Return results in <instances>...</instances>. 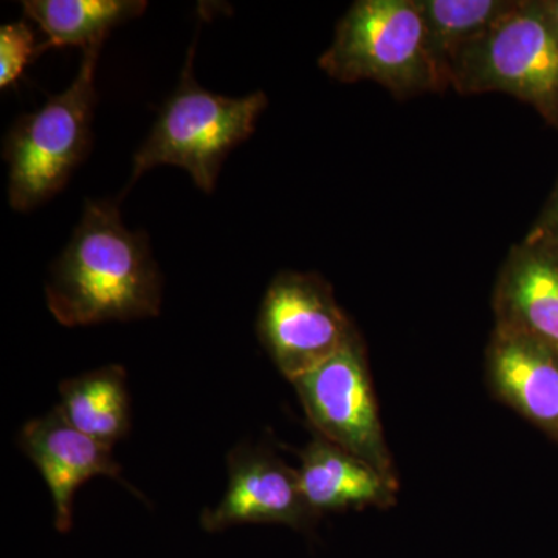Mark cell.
<instances>
[{"label": "cell", "mask_w": 558, "mask_h": 558, "mask_svg": "<svg viewBox=\"0 0 558 558\" xmlns=\"http://www.w3.org/2000/svg\"><path fill=\"white\" fill-rule=\"evenodd\" d=\"M163 279L148 234L131 231L112 201H87L46 284L47 306L68 328L160 314Z\"/></svg>", "instance_id": "1"}, {"label": "cell", "mask_w": 558, "mask_h": 558, "mask_svg": "<svg viewBox=\"0 0 558 558\" xmlns=\"http://www.w3.org/2000/svg\"><path fill=\"white\" fill-rule=\"evenodd\" d=\"M319 69L340 83L373 81L400 100L449 89L428 49L416 0H357L337 24Z\"/></svg>", "instance_id": "2"}, {"label": "cell", "mask_w": 558, "mask_h": 558, "mask_svg": "<svg viewBox=\"0 0 558 558\" xmlns=\"http://www.w3.org/2000/svg\"><path fill=\"white\" fill-rule=\"evenodd\" d=\"M194 47L148 137L135 153L130 185L160 165L182 168L197 189L213 193L227 156L256 130L269 105L264 92L231 98L202 89L193 73Z\"/></svg>", "instance_id": "3"}, {"label": "cell", "mask_w": 558, "mask_h": 558, "mask_svg": "<svg viewBox=\"0 0 558 558\" xmlns=\"http://www.w3.org/2000/svg\"><path fill=\"white\" fill-rule=\"evenodd\" d=\"M101 47L84 50L68 89L10 128L2 154L9 163V202L16 211H31L60 193L89 154Z\"/></svg>", "instance_id": "4"}, {"label": "cell", "mask_w": 558, "mask_h": 558, "mask_svg": "<svg viewBox=\"0 0 558 558\" xmlns=\"http://www.w3.org/2000/svg\"><path fill=\"white\" fill-rule=\"evenodd\" d=\"M447 72L458 94L502 92L558 130V32L543 0H517L490 31L451 58Z\"/></svg>", "instance_id": "5"}, {"label": "cell", "mask_w": 558, "mask_h": 558, "mask_svg": "<svg viewBox=\"0 0 558 558\" xmlns=\"http://www.w3.org/2000/svg\"><path fill=\"white\" fill-rule=\"evenodd\" d=\"M290 384L315 435L399 483L381 425L368 352L359 330L332 357Z\"/></svg>", "instance_id": "6"}, {"label": "cell", "mask_w": 558, "mask_h": 558, "mask_svg": "<svg viewBox=\"0 0 558 558\" xmlns=\"http://www.w3.org/2000/svg\"><path fill=\"white\" fill-rule=\"evenodd\" d=\"M355 330L325 278L292 270L271 279L256 322L260 344L289 381L332 357Z\"/></svg>", "instance_id": "7"}, {"label": "cell", "mask_w": 558, "mask_h": 558, "mask_svg": "<svg viewBox=\"0 0 558 558\" xmlns=\"http://www.w3.org/2000/svg\"><path fill=\"white\" fill-rule=\"evenodd\" d=\"M229 486L216 508L202 512L204 531L238 524H282L311 531L319 517L301 494L299 473L263 446L240 444L227 457Z\"/></svg>", "instance_id": "8"}, {"label": "cell", "mask_w": 558, "mask_h": 558, "mask_svg": "<svg viewBox=\"0 0 558 558\" xmlns=\"http://www.w3.org/2000/svg\"><path fill=\"white\" fill-rule=\"evenodd\" d=\"M495 328L538 341L558 355V244L529 233L513 245L494 290Z\"/></svg>", "instance_id": "9"}, {"label": "cell", "mask_w": 558, "mask_h": 558, "mask_svg": "<svg viewBox=\"0 0 558 558\" xmlns=\"http://www.w3.org/2000/svg\"><path fill=\"white\" fill-rule=\"evenodd\" d=\"M17 444L49 487L54 526L60 532L72 527L73 495L81 484L94 476H109L132 488L121 480V468L112 457V447L72 427L57 407L46 416L28 421L21 429Z\"/></svg>", "instance_id": "10"}, {"label": "cell", "mask_w": 558, "mask_h": 558, "mask_svg": "<svg viewBox=\"0 0 558 558\" xmlns=\"http://www.w3.org/2000/svg\"><path fill=\"white\" fill-rule=\"evenodd\" d=\"M492 396L558 444V355L538 341L494 328L486 351Z\"/></svg>", "instance_id": "11"}, {"label": "cell", "mask_w": 558, "mask_h": 558, "mask_svg": "<svg viewBox=\"0 0 558 558\" xmlns=\"http://www.w3.org/2000/svg\"><path fill=\"white\" fill-rule=\"evenodd\" d=\"M296 473L301 494L317 517L388 509L398 501L399 483L318 435L301 451Z\"/></svg>", "instance_id": "12"}, {"label": "cell", "mask_w": 558, "mask_h": 558, "mask_svg": "<svg viewBox=\"0 0 558 558\" xmlns=\"http://www.w3.org/2000/svg\"><path fill=\"white\" fill-rule=\"evenodd\" d=\"M126 371L108 365L60 384L57 409L72 427L112 447L131 429Z\"/></svg>", "instance_id": "13"}, {"label": "cell", "mask_w": 558, "mask_h": 558, "mask_svg": "<svg viewBox=\"0 0 558 558\" xmlns=\"http://www.w3.org/2000/svg\"><path fill=\"white\" fill-rule=\"evenodd\" d=\"M143 0H25V20L35 22L47 36L44 50L58 47L89 49L105 44L109 33L145 13Z\"/></svg>", "instance_id": "14"}, {"label": "cell", "mask_w": 558, "mask_h": 558, "mask_svg": "<svg viewBox=\"0 0 558 558\" xmlns=\"http://www.w3.org/2000/svg\"><path fill=\"white\" fill-rule=\"evenodd\" d=\"M515 3V0H416L428 49L446 72L449 61L462 47L490 31Z\"/></svg>", "instance_id": "15"}, {"label": "cell", "mask_w": 558, "mask_h": 558, "mask_svg": "<svg viewBox=\"0 0 558 558\" xmlns=\"http://www.w3.org/2000/svg\"><path fill=\"white\" fill-rule=\"evenodd\" d=\"M40 54L27 21L10 22L0 28V87L13 86L33 58Z\"/></svg>", "instance_id": "16"}, {"label": "cell", "mask_w": 558, "mask_h": 558, "mask_svg": "<svg viewBox=\"0 0 558 558\" xmlns=\"http://www.w3.org/2000/svg\"><path fill=\"white\" fill-rule=\"evenodd\" d=\"M529 233L557 242L558 244V180L556 189L550 194L548 204H546L537 222H535V226L532 227Z\"/></svg>", "instance_id": "17"}, {"label": "cell", "mask_w": 558, "mask_h": 558, "mask_svg": "<svg viewBox=\"0 0 558 558\" xmlns=\"http://www.w3.org/2000/svg\"><path fill=\"white\" fill-rule=\"evenodd\" d=\"M543 5L548 11L550 20H553L558 32V0H543Z\"/></svg>", "instance_id": "18"}]
</instances>
